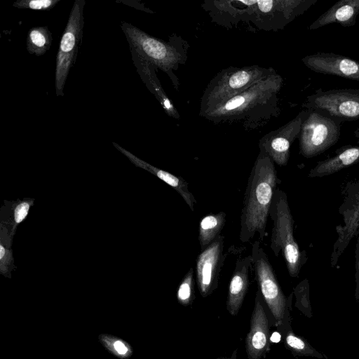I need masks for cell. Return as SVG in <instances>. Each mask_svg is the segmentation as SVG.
<instances>
[{"label":"cell","mask_w":359,"mask_h":359,"mask_svg":"<svg viewBox=\"0 0 359 359\" xmlns=\"http://www.w3.org/2000/svg\"><path fill=\"white\" fill-rule=\"evenodd\" d=\"M358 16L359 0H339L314 20L308 29L315 30L334 23L350 27L355 25Z\"/></svg>","instance_id":"ac0fdd59"},{"label":"cell","mask_w":359,"mask_h":359,"mask_svg":"<svg viewBox=\"0 0 359 359\" xmlns=\"http://www.w3.org/2000/svg\"><path fill=\"white\" fill-rule=\"evenodd\" d=\"M296 296V306L307 317H312L309 299V284L307 279L300 282L294 289Z\"/></svg>","instance_id":"4316f807"},{"label":"cell","mask_w":359,"mask_h":359,"mask_svg":"<svg viewBox=\"0 0 359 359\" xmlns=\"http://www.w3.org/2000/svg\"><path fill=\"white\" fill-rule=\"evenodd\" d=\"M60 0H19L13 6L20 9L48 11L54 8Z\"/></svg>","instance_id":"83f0119b"},{"label":"cell","mask_w":359,"mask_h":359,"mask_svg":"<svg viewBox=\"0 0 359 359\" xmlns=\"http://www.w3.org/2000/svg\"><path fill=\"white\" fill-rule=\"evenodd\" d=\"M114 349L120 355H125L128 353V349L126 345L120 340H116L113 344Z\"/></svg>","instance_id":"f546056e"},{"label":"cell","mask_w":359,"mask_h":359,"mask_svg":"<svg viewBox=\"0 0 359 359\" xmlns=\"http://www.w3.org/2000/svg\"><path fill=\"white\" fill-rule=\"evenodd\" d=\"M259 290L256 294L255 305L250 320V328L245 339L248 359H261L269 347V320L262 304Z\"/></svg>","instance_id":"9a60e30c"},{"label":"cell","mask_w":359,"mask_h":359,"mask_svg":"<svg viewBox=\"0 0 359 359\" xmlns=\"http://www.w3.org/2000/svg\"><path fill=\"white\" fill-rule=\"evenodd\" d=\"M302 106L342 123L355 121L359 119V89L318 88L306 97Z\"/></svg>","instance_id":"ba28073f"},{"label":"cell","mask_w":359,"mask_h":359,"mask_svg":"<svg viewBox=\"0 0 359 359\" xmlns=\"http://www.w3.org/2000/svg\"><path fill=\"white\" fill-rule=\"evenodd\" d=\"M224 237L220 234L202 250L196 262V278L202 297H205L217 288L219 272L226 254H223Z\"/></svg>","instance_id":"4fadbf2b"},{"label":"cell","mask_w":359,"mask_h":359,"mask_svg":"<svg viewBox=\"0 0 359 359\" xmlns=\"http://www.w3.org/2000/svg\"><path fill=\"white\" fill-rule=\"evenodd\" d=\"M52 34L47 26L31 28L27 36V50L31 55L41 56L50 48Z\"/></svg>","instance_id":"603a6c76"},{"label":"cell","mask_w":359,"mask_h":359,"mask_svg":"<svg viewBox=\"0 0 359 359\" xmlns=\"http://www.w3.org/2000/svg\"><path fill=\"white\" fill-rule=\"evenodd\" d=\"M318 0L251 1L249 20L265 30L284 29L295 18L306 12Z\"/></svg>","instance_id":"9c48e42d"},{"label":"cell","mask_w":359,"mask_h":359,"mask_svg":"<svg viewBox=\"0 0 359 359\" xmlns=\"http://www.w3.org/2000/svg\"><path fill=\"white\" fill-rule=\"evenodd\" d=\"M132 59L137 72L148 89L159 101L165 112L170 116L178 118L179 114L170 100L166 96L155 74V67L148 60L138 54L135 50L130 49Z\"/></svg>","instance_id":"d6986e66"},{"label":"cell","mask_w":359,"mask_h":359,"mask_svg":"<svg viewBox=\"0 0 359 359\" xmlns=\"http://www.w3.org/2000/svg\"><path fill=\"white\" fill-rule=\"evenodd\" d=\"M353 133H354L355 137L357 138V143L359 145V128H357L354 130Z\"/></svg>","instance_id":"1f68e13d"},{"label":"cell","mask_w":359,"mask_h":359,"mask_svg":"<svg viewBox=\"0 0 359 359\" xmlns=\"http://www.w3.org/2000/svg\"><path fill=\"white\" fill-rule=\"evenodd\" d=\"M339 213L343 224L335 227L337 237L330 256L332 267L337 265L340 257L359 231V180L347 184Z\"/></svg>","instance_id":"8fae6325"},{"label":"cell","mask_w":359,"mask_h":359,"mask_svg":"<svg viewBox=\"0 0 359 359\" xmlns=\"http://www.w3.org/2000/svg\"><path fill=\"white\" fill-rule=\"evenodd\" d=\"M310 70L359 81V62L333 53L317 52L302 59Z\"/></svg>","instance_id":"5bb4252c"},{"label":"cell","mask_w":359,"mask_h":359,"mask_svg":"<svg viewBox=\"0 0 359 359\" xmlns=\"http://www.w3.org/2000/svg\"><path fill=\"white\" fill-rule=\"evenodd\" d=\"M273 221L271 237V250L276 257L280 252L284 257L289 275L299 276L300 271L307 261L306 251H301L294 237V223L285 192L276 188L269 210Z\"/></svg>","instance_id":"3957f363"},{"label":"cell","mask_w":359,"mask_h":359,"mask_svg":"<svg viewBox=\"0 0 359 359\" xmlns=\"http://www.w3.org/2000/svg\"><path fill=\"white\" fill-rule=\"evenodd\" d=\"M253 269L262 298L275 320V324L281 326L285 316L292 294L287 299L278 282L269 257L260 242L255 241L252 245Z\"/></svg>","instance_id":"52a82bcc"},{"label":"cell","mask_w":359,"mask_h":359,"mask_svg":"<svg viewBox=\"0 0 359 359\" xmlns=\"http://www.w3.org/2000/svg\"><path fill=\"white\" fill-rule=\"evenodd\" d=\"M356 245L355 250V298L357 301H359V231L356 236Z\"/></svg>","instance_id":"f1b7e54d"},{"label":"cell","mask_w":359,"mask_h":359,"mask_svg":"<svg viewBox=\"0 0 359 359\" xmlns=\"http://www.w3.org/2000/svg\"><path fill=\"white\" fill-rule=\"evenodd\" d=\"M113 145L121 153L124 154L135 165L146 170L156 175L157 177L173 188L182 197L191 210H194V205L196 204V200L192 193L189 191V184L184 178L174 175L165 170L150 165L115 142H113Z\"/></svg>","instance_id":"e0dca14e"},{"label":"cell","mask_w":359,"mask_h":359,"mask_svg":"<svg viewBox=\"0 0 359 359\" xmlns=\"http://www.w3.org/2000/svg\"><path fill=\"white\" fill-rule=\"evenodd\" d=\"M273 71V68L257 65L231 67L222 70L205 89L201 100L199 114L242 93Z\"/></svg>","instance_id":"5b68a950"},{"label":"cell","mask_w":359,"mask_h":359,"mask_svg":"<svg viewBox=\"0 0 359 359\" xmlns=\"http://www.w3.org/2000/svg\"><path fill=\"white\" fill-rule=\"evenodd\" d=\"M34 202V198L18 199L16 201H4L5 205L1 208V223L8 229L12 237L18 224L27 218Z\"/></svg>","instance_id":"44dd1931"},{"label":"cell","mask_w":359,"mask_h":359,"mask_svg":"<svg viewBox=\"0 0 359 359\" xmlns=\"http://www.w3.org/2000/svg\"><path fill=\"white\" fill-rule=\"evenodd\" d=\"M194 272L191 267L184 276L180 283L177 291V299L178 302L184 306L191 304L194 297Z\"/></svg>","instance_id":"484cf974"},{"label":"cell","mask_w":359,"mask_h":359,"mask_svg":"<svg viewBox=\"0 0 359 359\" xmlns=\"http://www.w3.org/2000/svg\"><path fill=\"white\" fill-rule=\"evenodd\" d=\"M252 268L251 255L239 259L236 262L226 300L227 310L232 316H236L241 307L250 285V276Z\"/></svg>","instance_id":"2e32d148"},{"label":"cell","mask_w":359,"mask_h":359,"mask_svg":"<svg viewBox=\"0 0 359 359\" xmlns=\"http://www.w3.org/2000/svg\"><path fill=\"white\" fill-rule=\"evenodd\" d=\"M311 109L302 110L290 121L264 135L259 143V149L280 166L286 165L292 142L299 136L301 127Z\"/></svg>","instance_id":"7c38bea8"},{"label":"cell","mask_w":359,"mask_h":359,"mask_svg":"<svg viewBox=\"0 0 359 359\" xmlns=\"http://www.w3.org/2000/svg\"><path fill=\"white\" fill-rule=\"evenodd\" d=\"M359 162V145L346 146L336 151V155L318 161L310 170L309 177H322L334 174Z\"/></svg>","instance_id":"ffe728a7"},{"label":"cell","mask_w":359,"mask_h":359,"mask_svg":"<svg viewBox=\"0 0 359 359\" xmlns=\"http://www.w3.org/2000/svg\"><path fill=\"white\" fill-rule=\"evenodd\" d=\"M85 0H75L61 36L56 56L55 88L57 96H64V87L70 69L76 62L83 37Z\"/></svg>","instance_id":"8992f818"},{"label":"cell","mask_w":359,"mask_h":359,"mask_svg":"<svg viewBox=\"0 0 359 359\" xmlns=\"http://www.w3.org/2000/svg\"><path fill=\"white\" fill-rule=\"evenodd\" d=\"M280 339H281L280 334L277 332H274L270 337L269 339L271 341H272L273 343H278L280 341Z\"/></svg>","instance_id":"4dcf8cb0"},{"label":"cell","mask_w":359,"mask_h":359,"mask_svg":"<svg viewBox=\"0 0 359 359\" xmlns=\"http://www.w3.org/2000/svg\"><path fill=\"white\" fill-rule=\"evenodd\" d=\"M280 182L274 162L259 151L248 180L241 215L239 240L245 243L256 233L263 241L277 184Z\"/></svg>","instance_id":"7a4b0ae2"},{"label":"cell","mask_w":359,"mask_h":359,"mask_svg":"<svg viewBox=\"0 0 359 359\" xmlns=\"http://www.w3.org/2000/svg\"><path fill=\"white\" fill-rule=\"evenodd\" d=\"M121 27L123 32L130 49L151 63L154 67L161 69L177 86V78L173 71L187 60V44L180 37L165 42L143 32L134 25L121 22Z\"/></svg>","instance_id":"277c9868"},{"label":"cell","mask_w":359,"mask_h":359,"mask_svg":"<svg viewBox=\"0 0 359 359\" xmlns=\"http://www.w3.org/2000/svg\"><path fill=\"white\" fill-rule=\"evenodd\" d=\"M12 240L13 237L10 235L8 229L1 223L0 272L8 278L11 277V272L15 268L11 248Z\"/></svg>","instance_id":"d4e9b609"},{"label":"cell","mask_w":359,"mask_h":359,"mask_svg":"<svg viewBox=\"0 0 359 359\" xmlns=\"http://www.w3.org/2000/svg\"><path fill=\"white\" fill-rule=\"evenodd\" d=\"M283 83V78L274 70L242 93L200 115L216 123L243 121L245 126H255L259 119L279 114L278 94Z\"/></svg>","instance_id":"6da1fadb"},{"label":"cell","mask_w":359,"mask_h":359,"mask_svg":"<svg viewBox=\"0 0 359 359\" xmlns=\"http://www.w3.org/2000/svg\"><path fill=\"white\" fill-rule=\"evenodd\" d=\"M225 222L226 214L222 211L208 215L201 220L198 227V241L201 251L221 234Z\"/></svg>","instance_id":"7402d4cb"},{"label":"cell","mask_w":359,"mask_h":359,"mask_svg":"<svg viewBox=\"0 0 359 359\" xmlns=\"http://www.w3.org/2000/svg\"><path fill=\"white\" fill-rule=\"evenodd\" d=\"M289 325L290 322L288 323V327L285 334V345L294 355L313 357L318 359H327V355L318 351L303 337L295 334Z\"/></svg>","instance_id":"cb8c5ba5"},{"label":"cell","mask_w":359,"mask_h":359,"mask_svg":"<svg viewBox=\"0 0 359 359\" xmlns=\"http://www.w3.org/2000/svg\"><path fill=\"white\" fill-rule=\"evenodd\" d=\"M342 123L311 109L301 127L300 154L306 158H313L334 145L339 139Z\"/></svg>","instance_id":"30bf717a"}]
</instances>
